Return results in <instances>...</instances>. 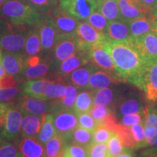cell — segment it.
<instances>
[{
    "instance_id": "6da1fadb",
    "label": "cell",
    "mask_w": 157,
    "mask_h": 157,
    "mask_svg": "<svg viewBox=\"0 0 157 157\" xmlns=\"http://www.w3.org/2000/svg\"><path fill=\"white\" fill-rule=\"evenodd\" d=\"M109 44L118 75L124 82H128L142 90L146 63L135 48L133 40Z\"/></svg>"
},
{
    "instance_id": "7a4b0ae2",
    "label": "cell",
    "mask_w": 157,
    "mask_h": 157,
    "mask_svg": "<svg viewBox=\"0 0 157 157\" xmlns=\"http://www.w3.org/2000/svg\"><path fill=\"white\" fill-rule=\"evenodd\" d=\"M0 15L9 22L25 26L35 25L41 17L38 12L21 0H7L2 6Z\"/></svg>"
},
{
    "instance_id": "3957f363",
    "label": "cell",
    "mask_w": 157,
    "mask_h": 157,
    "mask_svg": "<svg viewBox=\"0 0 157 157\" xmlns=\"http://www.w3.org/2000/svg\"><path fill=\"white\" fill-rule=\"evenodd\" d=\"M29 26L0 19V48L5 52H23ZM24 53V52H23Z\"/></svg>"
},
{
    "instance_id": "277c9868",
    "label": "cell",
    "mask_w": 157,
    "mask_h": 157,
    "mask_svg": "<svg viewBox=\"0 0 157 157\" xmlns=\"http://www.w3.org/2000/svg\"><path fill=\"white\" fill-rule=\"evenodd\" d=\"M80 50L79 43L76 34H60L56 45L48 55L55 67Z\"/></svg>"
},
{
    "instance_id": "5b68a950",
    "label": "cell",
    "mask_w": 157,
    "mask_h": 157,
    "mask_svg": "<svg viewBox=\"0 0 157 157\" xmlns=\"http://www.w3.org/2000/svg\"><path fill=\"white\" fill-rule=\"evenodd\" d=\"M34 25L39 31L42 51L50 53L60 35L50 15H41L40 18Z\"/></svg>"
},
{
    "instance_id": "8992f818",
    "label": "cell",
    "mask_w": 157,
    "mask_h": 157,
    "mask_svg": "<svg viewBox=\"0 0 157 157\" xmlns=\"http://www.w3.org/2000/svg\"><path fill=\"white\" fill-rule=\"evenodd\" d=\"M57 134L61 135L68 143L73 132L78 127V113L74 109L60 110L51 113Z\"/></svg>"
},
{
    "instance_id": "52a82bcc",
    "label": "cell",
    "mask_w": 157,
    "mask_h": 157,
    "mask_svg": "<svg viewBox=\"0 0 157 157\" xmlns=\"http://www.w3.org/2000/svg\"><path fill=\"white\" fill-rule=\"evenodd\" d=\"M58 7L78 21H87L96 10V0H58Z\"/></svg>"
},
{
    "instance_id": "ba28073f",
    "label": "cell",
    "mask_w": 157,
    "mask_h": 157,
    "mask_svg": "<svg viewBox=\"0 0 157 157\" xmlns=\"http://www.w3.org/2000/svg\"><path fill=\"white\" fill-rule=\"evenodd\" d=\"M89 56L90 63L98 69L117 73L110 52L109 44L106 41L91 47L89 49Z\"/></svg>"
},
{
    "instance_id": "9c48e42d",
    "label": "cell",
    "mask_w": 157,
    "mask_h": 157,
    "mask_svg": "<svg viewBox=\"0 0 157 157\" xmlns=\"http://www.w3.org/2000/svg\"><path fill=\"white\" fill-rule=\"evenodd\" d=\"M140 96L134 93H128L118 96L113 110L117 117L120 118L127 114L142 113L144 109Z\"/></svg>"
},
{
    "instance_id": "30bf717a",
    "label": "cell",
    "mask_w": 157,
    "mask_h": 157,
    "mask_svg": "<svg viewBox=\"0 0 157 157\" xmlns=\"http://www.w3.org/2000/svg\"><path fill=\"white\" fill-rule=\"evenodd\" d=\"M80 49H90L94 45L105 42L104 33L96 30L87 21L80 22L76 31Z\"/></svg>"
},
{
    "instance_id": "8fae6325",
    "label": "cell",
    "mask_w": 157,
    "mask_h": 157,
    "mask_svg": "<svg viewBox=\"0 0 157 157\" xmlns=\"http://www.w3.org/2000/svg\"><path fill=\"white\" fill-rule=\"evenodd\" d=\"M17 109L23 114H33L42 117L51 112V101L24 95L16 105Z\"/></svg>"
},
{
    "instance_id": "7c38bea8",
    "label": "cell",
    "mask_w": 157,
    "mask_h": 157,
    "mask_svg": "<svg viewBox=\"0 0 157 157\" xmlns=\"http://www.w3.org/2000/svg\"><path fill=\"white\" fill-rule=\"evenodd\" d=\"M89 49H80L69 58L60 63L57 68L58 78H65L77 68L89 63Z\"/></svg>"
},
{
    "instance_id": "4fadbf2b",
    "label": "cell",
    "mask_w": 157,
    "mask_h": 157,
    "mask_svg": "<svg viewBox=\"0 0 157 157\" xmlns=\"http://www.w3.org/2000/svg\"><path fill=\"white\" fill-rule=\"evenodd\" d=\"M133 42L146 63L157 60V32L147 33L133 39Z\"/></svg>"
},
{
    "instance_id": "5bb4252c",
    "label": "cell",
    "mask_w": 157,
    "mask_h": 157,
    "mask_svg": "<svg viewBox=\"0 0 157 157\" xmlns=\"http://www.w3.org/2000/svg\"><path fill=\"white\" fill-rule=\"evenodd\" d=\"M22 119V113L16 106L12 104L6 113L5 123L0 133V137L7 140L14 139L20 132Z\"/></svg>"
},
{
    "instance_id": "9a60e30c",
    "label": "cell",
    "mask_w": 157,
    "mask_h": 157,
    "mask_svg": "<svg viewBox=\"0 0 157 157\" xmlns=\"http://www.w3.org/2000/svg\"><path fill=\"white\" fill-rule=\"evenodd\" d=\"M26 55L23 52H4L0 63L7 74L17 76L22 74L26 66Z\"/></svg>"
},
{
    "instance_id": "2e32d148",
    "label": "cell",
    "mask_w": 157,
    "mask_h": 157,
    "mask_svg": "<svg viewBox=\"0 0 157 157\" xmlns=\"http://www.w3.org/2000/svg\"><path fill=\"white\" fill-rule=\"evenodd\" d=\"M50 15L60 34H76V29L80 23L78 19L60 7H56Z\"/></svg>"
},
{
    "instance_id": "e0dca14e",
    "label": "cell",
    "mask_w": 157,
    "mask_h": 157,
    "mask_svg": "<svg viewBox=\"0 0 157 157\" xmlns=\"http://www.w3.org/2000/svg\"><path fill=\"white\" fill-rule=\"evenodd\" d=\"M121 82L124 81L117 73L96 68L90 76L87 89L95 92L100 89L117 84Z\"/></svg>"
},
{
    "instance_id": "ac0fdd59",
    "label": "cell",
    "mask_w": 157,
    "mask_h": 157,
    "mask_svg": "<svg viewBox=\"0 0 157 157\" xmlns=\"http://www.w3.org/2000/svg\"><path fill=\"white\" fill-rule=\"evenodd\" d=\"M104 34L108 42H128L133 40L131 36L129 22L123 19L109 22Z\"/></svg>"
},
{
    "instance_id": "d6986e66",
    "label": "cell",
    "mask_w": 157,
    "mask_h": 157,
    "mask_svg": "<svg viewBox=\"0 0 157 157\" xmlns=\"http://www.w3.org/2000/svg\"><path fill=\"white\" fill-rule=\"evenodd\" d=\"M142 90L149 102L157 101V60L147 63L143 74Z\"/></svg>"
},
{
    "instance_id": "ffe728a7",
    "label": "cell",
    "mask_w": 157,
    "mask_h": 157,
    "mask_svg": "<svg viewBox=\"0 0 157 157\" xmlns=\"http://www.w3.org/2000/svg\"><path fill=\"white\" fill-rule=\"evenodd\" d=\"M121 19L129 22L132 20L151 15L150 11L139 0H118Z\"/></svg>"
},
{
    "instance_id": "44dd1931",
    "label": "cell",
    "mask_w": 157,
    "mask_h": 157,
    "mask_svg": "<svg viewBox=\"0 0 157 157\" xmlns=\"http://www.w3.org/2000/svg\"><path fill=\"white\" fill-rule=\"evenodd\" d=\"M96 68H95L93 64L89 63L74 71L65 78L69 84L74 86L78 89L87 88L90 76Z\"/></svg>"
},
{
    "instance_id": "7402d4cb",
    "label": "cell",
    "mask_w": 157,
    "mask_h": 157,
    "mask_svg": "<svg viewBox=\"0 0 157 157\" xmlns=\"http://www.w3.org/2000/svg\"><path fill=\"white\" fill-rule=\"evenodd\" d=\"M156 18L152 15H148L129 21V25L132 38L135 39L154 31Z\"/></svg>"
},
{
    "instance_id": "603a6c76",
    "label": "cell",
    "mask_w": 157,
    "mask_h": 157,
    "mask_svg": "<svg viewBox=\"0 0 157 157\" xmlns=\"http://www.w3.org/2000/svg\"><path fill=\"white\" fill-rule=\"evenodd\" d=\"M23 157H45L43 144L36 137H24L19 144Z\"/></svg>"
},
{
    "instance_id": "cb8c5ba5",
    "label": "cell",
    "mask_w": 157,
    "mask_h": 157,
    "mask_svg": "<svg viewBox=\"0 0 157 157\" xmlns=\"http://www.w3.org/2000/svg\"><path fill=\"white\" fill-rule=\"evenodd\" d=\"M42 117L33 114H25L22 119L20 132L23 137H37L41 127Z\"/></svg>"
},
{
    "instance_id": "d4e9b609",
    "label": "cell",
    "mask_w": 157,
    "mask_h": 157,
    "mask_svg": "<svg viewBox=\"0 0 157 157\" xmlns=\"http://www.w3.org/2000/svg\"><path fill=\"white\" fill-rule=\"evenodd\" d=\"M51 82L52 80L49 78L29 80L23 84L22 89L26 95L44 100V90Z\"/></svg>"
},
{
    "instance_id": "484cf974",
    "label": "cell",
    "mask_w": 157,
    "mask_h": 157,
    "mask_svg": "<svg viewBox=\"0 0 157 157\" xmlns=\"http://www.w3.org/2000/svg\"><path fill=\"white\" fill-rule=\"evenodd\" d=\"M78 88L73 85H66V93L60 101H51V113L60 110L74 109V105L78 95Z\"/></svg>"
},
{
    "instance_id": "4316f807",
    "label": "cell",
    "mask_w": 157,
    "mask_h": 157,
    "mask_svg": "<svg viewBox=\"0 0 157 157\" xmlns=\"http://www.w3.org/2000/svg\"><path fill=\"white\" fill-rule=\"evenodd\" d=\"M96 10L109 22L121 19L118 0H96Z\"/></svg>"
},
{
    "instance_id": "83f0119b",
    "label": "cell",
    "mask_w": 157,
    "mask_h": 157,
    "mask_svg": "<svg viewBox=\"0 0 157 157\" xmlns=\"http://www.w3.org/2000/svg\"><path fill=\"white\" fill-rule=\"evenodd\" d=\"M52 66H54V65L48 56L47 59L42 58L36 64L27 66L23 74L26 78H42L48 75Z\"/></svg>"
},
{
    "instance_id": "f1b7e54d",
    "label": "cell",
    "mask_w": 157,
    "mask_h": 157,
    "mask_svg": "<svg viewBox=\"0 0 157 157\" xmlns=\"http://www.w3.org/2000/svg\"><path fill=\"white\" fill-rule=\"evenodd\" d=\"M119 93L113 88H103L94 93L93 105L113 108Z\"/></svg>"
},
{
    "instance_id": "f546056e",
    "label": "cell",
    "mask_w": 157,
    "mask_h": 157,
    "mask_svg": "<svg viewBox=\"0 0 157 157\" xmlns=\"http://www.w3.org/2000/svg\"><path fill=\"white\" fill-rule=\"evenodd\" d=\"M42 51V44L39 31L35 26L32 27L29 29L27 32L24 53L27 56H34L39 55Z\"/></svg>"
},
{
    "instance_id": "4dcf8cb0",
    "label": "cell",
    "mask_w": 157,
    "mask_h": 157,
    "mask_svg": "<svg viewBox=\"0 0 157 157\" xmlns=\"http://www.w3.org/2000/svg\"><path fill=\"white\" fill-rule=\"evenodd\" d=\"M42 127L36 138L45 145L49 140L57 134L53 124V117L51 113H46L42 116Z\"/></svg>"
},
{
    "instance_id": "1f68e13d",
    "label": "cell",
    "mask_w": 157,
    "mask_h": 157,
    "mask_svg": "<svg viewBox=\"0 0 157 157\" xmlns=\"http://www.w3.org/2000/svg\"><path fill=\"white\" fill-rule=\"evenodd\" d=\"M66 93V85L63 78L52 81L44 90V100L52 102L60 101Z\"/></svg>"
},
{
    "instance_id": "d6a6232c",
    "label": "cell",
    "mask_w": 157,
    "mask_h": 157,
    "mask_svg": "<svg viewBox=\"0 0 157 157\" xmlns=\"http://www.w3.org/2000/svg\"><path fill=\"white\" fill-rule=\"evenodd\" d=\"M94 93L95 92L87 90H83L78 94L74 105V110L76 113L89 112L93 106Z\"/></svg>"
},
{
    "instance_id": "836d02e7",
    "label": "cell",
    "mask_w": 157,
    "mask_h": 157,
    "mask_svg": "<svg viewBox=\"0 0 157 157\" xmlns=\"http://www.w3.org/2000/svg\"><path fill=\"white\" fill-rule=\"evenodd\" d=\"M67 144L63 137L56 134L45 144V157H55L62 154Z\"/></svg>"
},
{
    "instance_id": "e575fe53",
    "label": "cell",
    "mask_w": 157,
    "mask_h": 157,
    "mask_svg": "<svg viewBox=\"0 0 157 157\" xmlns=\"http://www.w3.org/2000/svg\"><path fill=\"white\" fill-rule=\"evenodd\" d=\"M38 12L40 15L50 14L58 6V0H21Z\"/></svg>"
},
{
    "instance_id": "d590c367",
    "label": "cell",
    "mask_w": 157,
    "mask_h": 157,
    "mask_svg": "<svg viewBox=\"0 0 157 157\" xmlns=\"http://www.w3.org/2000/svg\"><path fill=\"white\" fill-rule=\"evenodd\" d=\"M70 141L87 148L93 143V132L77 127L72 133Z\"/></svg>"
},
{
    "instance_id": "8d00e7d4",
    "label": "cell",
    "mask_w": 157,
    "mask_h": 157,
    "mask_svg": "<svg viewBox=\"0 0 157 157\" xmlns=\"http://www.w3.org/2000/svg\"><path fill=\"white\" fill-rule=\"evenodd\" d=\"M114 132L124 148H135V141L129 126H124L120 123H118L116 126Z\"/></svg>"
},
{
    "instance_id": "74e56055",
    "label": "cell",
    "mask_w": 157,
    "mask_h": 157,
    "mask_svg": "<svg viewBox=\"0 0 157 157\" xmlns=\"http://www.w3.org/2000/svg\"><path fill=\"white\" fill-rule=\"evenodd\" d=\"M85 21H87L96 30L101 31L102 33L105 32L109 24V21H108L106 17L102 15L100 12H98L97 10H94Z\"/></svg>"
},
{
    "instance_id": "f35d334b",
    "label": "cell",
    "mask_w": 157,
    "mask_h": 157,
    "mask_svg": "<svg viewBox=\"0 0 157 157\" xmlns=\"http://www.w3.org/2000/svg\"><path fill=\"white\" fill-rule=\"evenodd\" d=\"M129 128L131 129L133 139H134L135 141V148L138 149L140 148H144V147L148 146L146 140V137H145L143 122L129 126Z\"/></svg>"
},
{
    "instance_id": "ab89813d",
    "label": "cell",
    "mask_w": 157,
    "mask_h": 157,
    "mask_svg": "<svg viewBox=\"0 0 157 157\" xmlns=\"http://www.w3.org/2000/svg\"><path fill=\"white\" fill-rule=\"evenodd\" d=\"M113 112L114 111L112 108L107 106H96V105H93L89 111L90 114L98 122V126H100L103 123V121L109 117V115Z\"/></svg>"
},
{
    "instance_id": "60d3db41",
    "label": "cell",
    "mask_w": 157,
    "mask_h": 157,
    "mask_svg": "<svg viewBox=\"0 0 157 157\" xmlns=\"http://www.w3.org/2000/svg\"><path fill=\"white\" fill-rule=\"evenodd\" d=\"M0 157H23L14 145L0 137Z\"/></svg>"
},
{
    "instance_id": "b9f144b4",
    "label": "cell",
    "mask_w": 157,
    "mask_h": 157,
    "mask_svg": "<svg viewBox=\"0 0 157 157\" xmlns=\"http://www.w3.org/2000/svg\"><path fill=\"white\" fill-rule=\"evenodd\" d=\"M108 147V156L110 157H117L123 151V145L121 144L120 140L114 132L112 136L109 138L107 142Z\"/></svg>"
},
{
    "instance_id": "7bdbcfd3",
    "label": "cell",
    "mask_w": 157,
    "mask_h": 157,
    "mask_svg": "<svg viewBox=\"0 0 157 157\" xmlns=\"http://www.w3.org/2000/svg\"><path fill=\"white\" fill-rule=\"evenodd\" d=\"M78 127L93 132L98 127V124L89 112L78 113Z\"/></svg>"
},
{
    "instance_id": "ee69618b",
    "label": "cell",
    "mask_w": 157,
    "mask_h": 157,
    "mask_svg": "<svg viewBox=\"0 0 157 157\" xmlns=\"http://www.w3.org/2000/svg\"><path fill=\"white\" fill-rule=\"evenodd\" d=\"M113 131L110 130L103 126H98L93 132V143H107L109 138L113 134Z\"/></svg>"
},
{
    "instance_id": "f6af8a7d",
    "label": "cell",
    "mask_w": 157,
    "mask_h": 157,
    "mask_svg": "<svg viewBox=\"0 0 157 157\" xmlns=\"http://www.w3.org/2000/svg\"><path fill=\"white\" fill-rule=\"evenodd\" d=\"M88 157H105L108 155L107 143H92L87 147Z\"/></svg>"
},
{
    "instance_id": "bcb514c9",
    "label": "cell",
    "mask_w": 157,
    "mask_h": 157,
    "mask_svg": "<svg viewBox=\"0 0 157 157\" xmlns=\"http://www.w3.org/2000/svg\"><path fill=\"white\" fill-rule=\"evenodd\" d=\"M21 93V89L17 87H0V101L7 102L14 100Z\"/></svg>"
},
{
    "instance_id": "7dc6e473",
    "label": "cell",
    "mask_w": 157,
    "mask_h": 157,
    "mask_svg": "<svg viewBox=\"0 0 157 157\" xmlns=\"http://www.w3.org/2000/svg\"><path fill=\"white\" fill-rule=\"evenodd\" d=\"M66 148L72 157H88L87 148L86 147L71 143H68Z\"/></svg>"
},
{
    "instance_id": "c3c4849f",
    "label": "cell",
    "mask_w": 157,
    "mask_h": 157,
    "mask_svg": "<svg viewBox=\"0 0 157 157\" xmlns=\"http://www.w3.org/2000/svg\"><path fill=\"white\" fill-rule=\"evenodd\" d=\"M121 124L124 126H132L140 122H143V114L142 113H132V114H127L120 117Z\"/></svg>"
},
{
    "instance_id": "681fc988",
    "label": "cell",
    "mask_w": 157,
    "mask_h": 157,
    "mask_svg": "<svg viewBox=\"0 0 157 157\" xmlns=\"http://www.w3.org/2000/svg\"><path fill=\"white\" fill-rule=\"evenodd\" d=\"M150 11L152 16L157 17V0H139Z\"/></svg>"
},
{
    "instance_id": "f907efd6",
    "label": "cell",
    "mask_w": 157,
    "mask_h": 157,
    "mask_svg": "<svg viewBox=\"0 0 157 157\" xmlns=\"http://www.w3.org/2000/svg\"><path fill=\"white\" fill-rule=\"evenodd\" d=\"M17 82L13 76L6 74L5 76L0 78V87H14Z\"/></svg>"
},
{
    "instance_id": "816d5d0a",
    "label": "cell",
    "mask_w": 157,
    "mask_h": 157,
    "mask_svg": "<svg viewBox=\"0 0 157 157\" xmlns=\"http://www.w3.org/2000/svg\"><path fill=\"white\" fill-rule=\"evenodd\" d=\"M11 105V103H0V132L2 129L4 123H5L6 113H7V111Z\"/></svg>"
},
{
    "instance_id": "f5cc1de1",
    "label": "cell",
    "mask_w": 157,
    "mask_h": 157,
    "mask_svg": "<svg viewBox=\"0 0 157 157\" xmlns=\"http://www.w3.org/2000/svg\"><path fill=\"white\" fill-rule=\"evenodd\" d=\"M132 150V149H131V148H124L123 151L117 157H135V154H133Z\"/></svg>"
},
{
    "instance_id": "db71d44e",
    "label": "cell",
    "mask_w": 157,
    "mask_h": 157,
    "mask_svg": "<svg viewBox=\"0 0 157 157\" xmlns=\"http://www.w3.org/2000/svg\"><path fill=\"white\" fill-rule=\"evenodd\" d=\"M6 74H7V73L5 72V71L2 67V64L0 63V78H2L3 76H5Z\"/></svg>"
},
{
    "instance_id": "11a10c76",
    "label": "cell",
    "mask_w": 157,
    "mask_h": 157,
    "mask_svg": "<svg viewBox=\"0 0 157 157\" xmlns=\"http://www.w3.org/2000/svg\"><path fill=\"white\" fill-rule=\"evenodd\" d=\"M63 157H72V156L70 155L69 152L68 151V150H67V148H66H66H65V151H64V152H63Z\"/></svg>"
},
{
    "instance_id": "9f6ffc18",
    "label": "cell",
    "mask_w": 157,
    "mask_h": 157,
    "mask_svg": "<svg viewBox=\"0 0 157 157\" xmlns=\"http://www.w3.org/2000/svg\"><path fill=\"white\" fill-rule=\"evenodd\" d=\"M6 1H7V0H0V10L2 8V6L3 5V4L5 3Z\"/></svg>"
},
{
    "instance_id": "6f0895ef",
    "label": "cell",
    "mask_w": 157,
    "mask_h": 157,
    "mask_svg": "<svg viewBox=\"0 0 157 157\" xmlns=\"http://www.w3.org/2000/svg\"><path fill=\"white\" fill-rule=\"evenodd\" d=\"M63 153H62V154H59V155H58V156H55V157H63Z\"/></svg>"
},
{
    "instance_id": "680465c9",
    "label": "cell",
    "mask_w": 157,
    "mask_h": 157,
    "mask_svg": "<svg viewBox=\"0 0 157 157\" xmlns=\"http://www.w3.org/2000/svg\"><path fill=\"white\" fill-rule=\"evenodd\" d=\"M105 157H110V156H108V155H107V156H105Z\"/></svg>"
}]
</instances>
